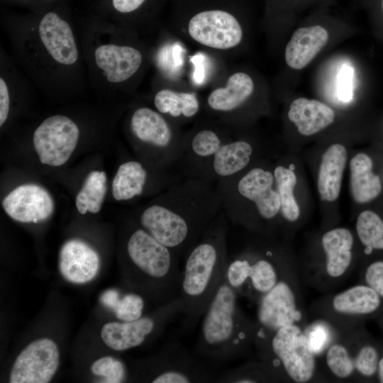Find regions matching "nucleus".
<instances>
[{
	"mask_svg": "<svg viewBox=\"0 0 383 383\" xmlns=\"http://www.w3.org/2000/svg\"><path fill=\"white\" fill-rule=\"evenodd\" d=\"M382 301L375 291L362 283L323 298L315 307L320 318L343 331L377 312Z\"/></svg>",
	"mask_w": 383,
	"mask_h": 383,
	"instance_id": "obj_10",
	"label": "nucleus"
},
{
	"mask_svg": "<svg viewBox=\"0 0 383 383\" xmlns=\"http://www.w3.org/2000/svg\"><path fill=\"white\" fill-rule=\"evenodd\" d=\"M273 171L280 199L281 214L285 220L295 221L299 216V208L293 193L296 177L292 170L281 165L277 166Z\"/></svg>",
	"mask_w": 383,
	"mask_h": 383,
	"instance_id": "obj_31",
	"label": "nucleus"
},
{
	"mask_svg": "<svg viewBox=\"0 0 383 383\" xmlns=\"http://www.w3.org/2000/svg\"><path fill=\"white\" fill-rule=\"evenodd\" d=\"M147 168L139 161L121 164L112 181V194L116 201H127L139 196L145 190L148 179Z\"/></svg>",
	"mask_w": 383,
	"mask_h": 383,
	"instance_id": "obj_27",
	"label": "nucleus"
},
{
	"mask_svg": "<svg viewBox=\"0 0 383 383\" xmlns=\"http://www.w3.org/2000/svg\"><path fill=\"white\" fill-rule=\"evenodd\" d=\"M334 111L326 104L315 99L298 98L288 111L289 119L303 135H311L326 128L335 120Z\"/></svg>",
	"mask_w": 383,
	"mask_h": 383,
	"instance_id": "obj_22",
	"label": "nucleus"
},
{
	"mask_svg": "<svg viewBox=\"0 0 383 383\" xmlns=\"http://www.w3.org/2000/svg\"><path fill=\"white\" fill-rule=\"evenodd\" d=\"M221 212L216 184L183 177L169 187L159 201L143 210L139 223L179 258H184Z\"/></svg>",
	"mask_w": 383,
	"mask_h": 383,
	"instance_id": "obj_1",
	"label": "nucleus"
},
{
	"mask_svg": "<svg viewBox=\"0 0 383 383\" xmlns=\"http://www.w3.org/2000/svg\"><path fill=\"white\" fill-rule=\"evenodd\" d=\"M355 377L370 379L377 374L380 357L377 347L366 341L360 340L357 334L353 332Z\"/></svg>",
	"mask_w": 383,
	"mask_h": 383,
	"instance_id": "obj_34",
	"label": "nucleus"
},
{
	"mask_svg": "<svg viewBox=\"0 0 383 383\" xmlns=\"http://www.w3.org/2000/svg\"><path fill=\"white\" fill-rule=\"evenodd\" d=\"M347 151L341 144L331 145L322 156L318 177V189L321 199L333 201L339 196Z\"/></svg>",
	"mask_w": 383,
	"mask_h": 383,
	"instance_id": "obj_24",
	"label": "nucleus"
},
{
	"mask_svg": "<svg viewBox=\"0 0 383 383\" xmlns=\"http://www.w3.org/2000/svg\"><path fill=\"white\" fill-rule=\"evenodd\" d=\"M356 231L366 254L374 250H383V221L376 213L372 211L360 213L356 222Z\"/></svg>",
	"mask_w": 383,
	"mask_h": 383,
	"instance_id": "obj_33",
	"label": "nucleus"
},
{
	"mask_svg": "<svg viewBox=\"0 0 383 383\" xmlns=\"http://www.w3.org/2000/svg\"><path fill=\"white\" fill-rule=\"evenodd\" d=\"M294 272L295 271H289L284 274L258 300L255 331L271 333L292 325L306 327L307 324Z\"/></svg>",
	"mask_w": 383,
	"mask_h": 383,
	"instance_id": "obj_9",
	"label": "nucleus"
},
{
	"mask_svg": "<svg viewBox=\"0 0 383 383\" xmlns=\"http://www.w3.org/2000/svg\"><path fill=\"white\" fill-rule=\"evenodd\" d=\"M106 192V176L104 172L94 170L87 177L76 196V207L81 214L87 211L98 213Z\"/></svg>",
	"mask_w": 383,
	"mask_h": 383,
	"instance_id": "obj_29",
	"label": "nucleus"
},
{
	"mask_svg": "<svg viewBox=\"0 0 383 383\" xmlns=\"http://www.w3.org/2000/svg\"><path fill=\"white\" fill-rule=\"evenodd\" d=\"M114 359L111 357H104L96 360L91 365V372L96 375L108 377Z\"/></svg>",
	"mask_w": 383,
	"mask_h": 383,
	"instance_id": "obj_39",
	"label": "nucleus"
},
{
	"mask_svg": "<svg viewBox=\"0 0 383 383\" xmlns=\"http://www.w3.org/2000/svg\"><path fill=\"white\" fill-rule=\"evenodd\" d=\"M325 261L321 270L310 282L321 289L339 284L351 272L353 236L345 228L326 232L321 238Z\"/></svg>",
	"mask_w": 383,
	"mask_h": 383,
	"instance_id": "obj_16",
	"label": "nucleus"
},
{
	"mask_svg": "<svg viewBox=\"0 0 383 383\" xmlns=\"http://www.w3.org/2000/svg\"><path fill=\"white\" fill-rule=\"evenodd\" d=\"M238 297L224 274L201 317L195 354L203 360L231 362L246 355L253 345L255 322L240 308Z\"/></svg>",
	"mask_w": 383,
	"mask_h": 383,
	"instance_id": "obj_3",
	"label": "nucleus"
},
{
	"mask_svg": "<svg viewBox=\"0 0 383 383\" xmlns=\"http://www.w3.org/2000/svg\"><path fill=\"white\" fill-rule=\"evenodd\" d=\"M379 6L381 13L383 15V0H379Z\"/></svg>",
	"mask_w": 383,
	"mask_h": 383,
	"instance_id": "obj_43",
	"label": "nucleus"
},
{
	"mask_svg": "<svg viewBox=\"0 0 383 383\" xmlns=\"http://www.w3.org/2000/svg\"><path fill=\"white\" fill-rule=\"evenodd\" d=\"M38 35L44 50L56 64L70 67L79 58V52L70 24L55 12L47 13L40 20Z\"/></svg>",
	"mask_w": 383,
	"mask_h": 383,
	"instance_id": "obj_18",
	"label": "nucleus"
},
{
	"mask_svg": "<svg viewBox=\"0 0 383 383\" xmlns=\"http://www.w3.org/2000/svg\"><path fill=\"white\" fill-rule=\"evenodd\" d=\"M253 345L260 360L269 367L277 381L306 383L316 375L317 356L311 351L300 326H288L271 333L255 331Z\"/></svg>",
	"mask_w": 383,
	"mask_h": 383,
	"instance_id": "obj_5",
	"label": "nucleus"
},
{
	"mask_svg": "<svg viewBox=\"0 0 383 383\" xmlns=\"http://www.w3.org/2000/svg\"><path fill=\"white\" fill-rule=\"evenodd\" d=\"M145 0H112L114 9L123 13H131L138 9Z\"/></svg>",
	"mask_w": 383,
	"mask_h": 383,
	"instance_id": "obj_40",
	"label": "nucleus"
},
{
	"mask_svg": "<svg viewBox=\"0 0 383 383\" xmlns=\"http://www.w3.org/2000/svg\"><path fill=\"white\" fill-rule=\"evenodd\" d=\"M188 33L196 42L218 50L234 48L243 38V29L237 18L222 10L196 13L189 22Z\"/></svg>",
	"mask_w": 383,
	"mask_h": 383,
	"instance_id": "obj_14",
	"label": "nucleus"
},
{
	"mask_svg": "<svg viewBox=\"0 0 383 383\" xmlns=\"http://www.w3.org/2000/svg\"><path fill=\"white\" fill-rule=\"evenodd\" d=\"M10 95L9 87L5 79L0 78V126L6 122L9 112Z\"/></svg>",
	"mask_w": 383,
	"mask_h": 383,
	"instance_id": "obj_38",
	"label": "nucleus"
},
{
	"mask_svg": "<svg viewBox=\"0 0 383 383\" xmlns=\"http://www.w3.org/2000/svg\"><path fill=\"white\" fill-rule=\"evenodd\" d=\"M323 355L326 368L334 379L352 380L355 377L352 329L341 331Z\"/></svg>",
	"mask_w": 383,
	"mask_h": 383,
	"instance_id": "obj_26",
	"label": "nucleus"
},
{
	"mask_svg": "<svg viewBox=\"0 0 383 383\" xmlns=\"http://www.w3.org/2000/svg\"><path fill=\"white\" fill-rule=\"evenodd\" d=\"M126 252L137 274L148 282L150 292L165 303L179 297L182 270L173 250L140 228L129 236Z\"/></svg>",
	"mask_w": 383,
	"mask_h": 383,
	"instance_id": "obj_6",
	"label": "nucleus"
},
{
	"mask_svg": "<svg viewBox=\"0 0 383 383\" xmlns=\"http://www.w3.org/2000/svg\"><path fill=\"white\" fill-rule=\"evenodd\" d=\"M354 70L348 64L341 66L337 76L336 94L343 103H349L353 97Z\"/></svg>",
	"mask_w": 383,
	"mask_h": 383,
	"instance_id": "obj_36",
	"label": "nucleus"
},
{
	"mask_svg": "<svg viewBox=\"0 0 383 383\" xmlns=\"http://www.w3.org/2000/svg\"><path fill=\"white\" fill-rule=\"evenodd\" d=\"M228 221L221 211L184 257L179 296L184 304V333L194 329L224 276L229 256Z\"/></svg>",
	"mask_w": 383,
	"mask_h": 383,
	"instance_id": "obj_2",
	"label": "nucleus"
},
{
	"mask_svg": "<svg viewBox=\"0 0 383 383\" xmlns=\"http://www.w3.org/2000/svg\"><path fill=\"white\" fill-rule=\"evenodd\" d=\"M376 376L379 382L383 383V355L379 357Z\"/></svg>",
	"mask_w": 383,
	"mask_h": 383,
	"instance_id": "obj_42",
	"label": "nucleus"
},
{
	"mask_svg": "<svg viewBox=\"0 0 383 383\" xmlns=\"http://www.w3.org/2000/svg\"><path fill=\"white\" fill-rule=\"evenodd\" d=\"M254 153L243 139L232 140L211 128H201L187 138L181 170L191 177L216 184L248 168Z\"/></svg>",
	"mask_w": 383,
	"mask_h": 383,
	"instance_id": "obj_4",
	"label": "nucleus"
},
{
	"mask_svg": "<svg viewBox=\"0 0 383 383\" xmlns=\"http://www.w3.org/2000/svg\"><path fill=\"white\" fill-rule=\"evenodd\" d=\"M289 271L272 249L248 248L228 256L225 278L238 296L257 304Z\"/></svg>",
	"mask_w": 383,
	"mask_h": 383,
	"instance_id": "obj_8",
	"label": "nucleus"
},
{
	"mask_svg": "<svg viewBox=\"0 0 383 383\" xmlns=\"http://www.w3.org/2000/svg\"><path fill=\"white\" fill-rule=\"evenodd\" d=\"M329 34L321 25L296 29L285 48V61L293 70L306 67L327 44Z\"/></svg>",
	"mask_w": 383,
	"mask_h": 383,
	"instance_id": "obj_21",
	"label": "nucleus"
},
{
	"mask_svg": "<svg viewBox=\"0 0 383 383\" xmlns=\"http://www.w3.org/2000/svg\"><path fill=\"white\" fill-rule=\"evenodd\" d=\"M184 304L178 297L164 304L155 316H144L132 321L110 322L104 325L101 337L104 343L117 351L142 345L153 333L182 316Z\"/></svg>",
	"mask_w": 383,
	"mask_h": 383,
	"instance_id": "obj_12",
	"label": "nucleus"
},
{
	"mask_svg": "<svg viewBox=\"0 0 383 383\" xmlns=\"http://www.w3.org/2000/svg\"><path fill=\"white\" fill-rule=\"evenodd\" d=\"M94 60L108 82L121 83L128 79L139 70L143 55L133 47L106 43L95 49Z\"/></svg>",
	"mask_w": 383,
	"mask_h": 383,
	"instance_id": "obj_20",
	"label": "nucleus"
},
{
	"mask_svg": "<svg viewBox=\"0 0 383 383\" xmlns=\"http://www.w3.org/2000/svg\"><path fill=\"white\" fill-rule=\"evenodd\" d=\"M276 381L271 370L261 360L248 362L235 368L225 370L215 379V382L220 383H255Z\"/></svg>",
	"mask_w": 383,
	"mask_h": 383,
	"instance_id": "obj_32",
	"label": "nucleus"
},
{
	"mask_svg": "<svg viewBox=\"0 0 383 383\" xmlns=\"http://www.w3.org/2000/svg\"><path fill=\"white\" fill-rule=\"evenodd\" d=\"M100 259L96 251L79 239L67 241L59 255V270L63 277L74 284H84L97 274Z\"/></svg>",
	"mask_w": 383,
	"mask_h": 383,
	"instance_id": "obj_19",
	"label": "nucleus"
},
{
	"mask_svg": "<svg viewBox=\"0 0 383 383\" xmlns=\"http://www.w3.org/2000/svg\"><path fill=\"white\" fill-rule=\"evenodd\" d=\"M350 189L354 200L360 204L375 199L381 192L379 176L372 172V161L365 153H359L350 160Z\"/></svg>",
	"mask_w": 383,
	"mask_h": 383,
	"instance_id": "obj_25",
	"label": "nucleus"
},
{
	"mask_svg": "<svg viewBox=\"0 0 383 383\" xmlns=\"http://www.w3.org/2000/svg\"><path fill=\"white\" fill-rule=\"evenodd\" d=\"M304 331L311 351L317 357L325 353L341 332L331 323L321 318L307 324Z\"/></svg>",
	"mask_w": 383,
	"mask_h": 383,
	"instance_id": "obj_35",
	"label": "nucleus"
},
{
	"mask_svg": "<svg viewBox=\"0 0 383 383\" xmlns=\"http://www.w3.org/2000/svg\"><path fill=\"white\" fill-rule=\"evenodd\" d=\"M154 105L160 113L176 118H192L199 109V103L194 93L177 92L167 89L155 94Z\"/></svg>",
	"mask_w": 383,
	"mask_h": 383,
	"instance_id": "obj_28",
	"label": "nucleus"
},
{
	"mask_svg": "<svg viewBox=\"0 0 383 383\" xmlns=\"http://www.w3.org/2000/svg\"><path fill=\"white\" fill-rule=\"evenodd\" d=\"M2 206L12 219L21 223H38L53 213L54 201L49 192L35 184H22L3 200Z\"/></svg>",
	"mask_w": 383,
	"mask_h": 383,
	"instance_id": "obj_17",
	"label": "nucleus"
},
{
	"mask_svg": "<svg viewBox=\"0 0 383 383\" xmlns=\"http://www.w3.org/2000/svg\"><path fill=\"white\" fill-rule=\"evenodd\" d=\"M254 91V82L248 74L238 72L231 75L225 87L212 91L207 98L208 106L220 113H232L241 107Z\"/></svg>",
	"mask_w": 383,
	"mask_h": 383,
	"instance_id": "obj_23",
	"label": "nucleus"
},
{
	"mask_svg": "<svg viewBox=\"0 0 383 383\" xmlns=\"http://www.w3.org/2000/svg\"><path fill=\"white\" fill-rule=\"evenodd\" d=\"M116 289L105 291L100 296V302L111 309L119 320L132 321L142 317L144 300L137 294H127L121 299Z\"/></svg>",
	"mask_w": 383,
	"mask_h": 383,
	"instance_id": "obj_30",
	"label": "nucleus"
},
{
	"mask_svg": "<svg viewBox=\"0 0 383 383\" xmlns=\"http://www.w3.org/2000/svg\"><path fill=\"white\" fill-rule=\"evenodd\" d=\"M130 126L140 143L160 154L166 168L172 167L181 171L184 138L177 134L162 113L148 107H140L133 113Z\"/></svg>",
	"mask_w": 383,
	"mask_h": 383,
	"instance_id": "obj_11",
	"label": "nucleus"
},
{
	"mask_svg": "<svg viewBox=\"0 0 383 383\" xmlns=\"http://www.w3.org/2000/svg\"><path fill=\"white\" fill-rule=\"evenodd\" d=\"M79 137V129L72 119L55 115L45 119L35 129L33 143L41 163L58 167L70 159Z\"/></svg>",
	"mask_w": 383,
	"mask_h": 383,
	"instance_id": "obj_13",
	"label": "nucleus"
},
{
	"mask_svg": "<svg viewBox=\"0 0 383 383\" xmlns=\"http://www.w3.org/2000/svg\"><path fill=\"white\" fill-rule=\"evenodd\" d=\"M60 363L57 345L48 338L35 340L16 359L9 377L11 383H48Z\"/></svg>",
	"mask_w": 383,
	"mask_h": 383,
	"instance_id": "obj_15",
	"label": "nucleus"
},
{
	"mask_svg": "<svg viewBox=\"0 0 383 383\" xmlns=\"http://www.w3.org/2000/svg\"><path fill=\"white\" fill-rule=\"evenodd\" d=\"M275 178L270 170L249 167L231 177L218 180L216 186L224 214L245 204L254 206L261 220L272 221L280 212L281 203Z\"/></svg>",
	"mask_w": 383,
	"mask_h": 383,
	"instance_id": "obj_7",
	"label": "nucleus"
},
{
	"mask_svg": "<svg viewBox=\"0 0 383 383\" xmlns=\"http://www.w3.org/2000/svg\"><path fill=\"white\" fill-rule=\"evenodd\" d=\"M362 283L383 299V260H376L367 265L362 272Z\"/></svg>",
	"mask_w": 383,
	"mask_h": 383,
	"instance_id": "obj_37",
	"label": "nucleus"
},
{
	"mask_svg": "<svg viewBox=\"0 0 383 383\" xmlns=\"http://www.w3.org/2000/svg\"><path fill=\"white\" fill-rule=\"evenodd\" d=\"M124 377L125 367L123 364L118 360H114L110 372L108 377L105 378L104 382L118 383L121 382L124 379Z\"/></svg>",
	"mask_w": 383,
	"mask_h": 383,
	"instance_id": "obj_41",
	"label": "nucleus"
}]
</instances>
